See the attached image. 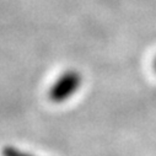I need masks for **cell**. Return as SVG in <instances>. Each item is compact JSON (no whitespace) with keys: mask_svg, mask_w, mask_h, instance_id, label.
I'll use <instances>...</instances> for the list:
<instances>
[{"mask_svg":"<svg viewBox=\"0 0 156 156\" xmlns=\"http://www.w3.org/2000/svg\"><path fill=\"white\" fill-rule=\"evenodd\" d=\"M2 155L3 156H36L26 150H21L16 146H5L2 150Z\"/></svg>","mask_w":156,"mask_h":156,"instance_id":"7a4b0ae2","label":"cell"},{"mask_svg":"<svg viewBox=\"0 0 156 156\" xmlns=\"http://www.w3.org/2000/svg\"><path fill=\"white\" fill-rule=\"evenodd\" d=\"M84 84L83 74L77 69H66L58 75L48 89V98L53 103H65L80 91Z\"/></svg>","mask_w":156,"mask_h":156,"instance_id":"6da1fadb","label":"cell"},{"mask_svg":"<svg viewBox=\"0 0 156 156\" xmlns=\"http://www.w3.org/2000/svg\"><path fill=\"white\" fill-rule=\"evenodd\" d=\"M154 68H155V71H156V58H155V62H154Z\"/></svg>","mask_w":156,"mask_h":156,"instance_id":"3957f363","label":"cell"}]
</instances>
